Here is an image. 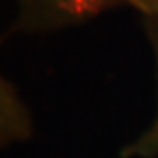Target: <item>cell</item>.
<instances>
[{
	"label": "cell",
	"mask_w": 158,
	"mask_h": 158,
	"mask_svg": "<svg viewBox=\"0 0 158 158\" xmlns=\"http://www.w3.org/2000/svg\"><path fill=\"white\" fill-rule=\"evenodd\" d=\"M137 15L141 17L156 67V110L149 126L122 147L120 158H158V0H152Z\"/></svg>",
	"instance_id": "obj_2"
},
{
	"label": "cell",
	"mask_w": 158,
	"mask_h": 158,
	"mask_svg": "<svg viewBox=\"0 0 158 158\" xmlns=\"http://www.w3.org/2000/svg\"><path fill=\"white\" fill-rule=\"evenodd\" d=\"M0 107H2V114H0L2 147H12L27 141L32 133L31 110L17 88L6 78H2V86H0Z\"/></svg>",
	"instance_id": "obj_3"
},
{
	"label": "cell",
	"mask_w": 158,
	"mask_h": 158,
	"mask_svg": "<svg viewBox=\"0 0 158 158\" xmlns=\"http://www.w3.org/2000/svg\"><path fill=\"white\" fill-rule=\"evenodd\" d=\"M12 35H48L84 25L112 10L131 8L135 14L152 0H12Z\"/></svg>",
	"instance_id": "obj_1"
}]
</instances>
